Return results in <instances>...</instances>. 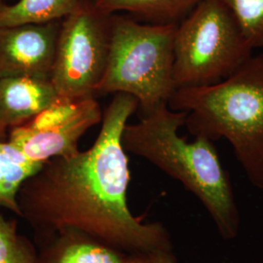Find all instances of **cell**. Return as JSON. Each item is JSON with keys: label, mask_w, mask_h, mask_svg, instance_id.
<instances>
[{"label": "cell", "mask_w": 263, "mask_h": 263, "mask_svg": "<svg viewBox=\"0 0 263 263\" xmlns=\"http://www.w3.org/2000/svg\"><path fill=\"white\" fill-rule=\"evenodd\" d=\"M126 263H147L141 259H137V258H130Z\"/></svg>", "instance_id": "obj_18"}, {"label": "cell", "mask_w": 263, "mask_h": 263, "mask_svg": "<svg viewBox=\"0 0 263 263\" xmlns=\"http://www.w3.org/2000/svg\"><path fill=\"white\" fill-rule=\"evenodd\" d=\"M167 104L187 113L185 126L194 138L226 139L247 179L263 189V53L218 83L177 88Z\"/></svg>", "instance_id": "obj_3"}, {"label": "cell", "mask_w": 263, "mask_h": 263, "mask_svg": "<svg viewBox=\"0 0 263 263\" xmlns=\"http://www.w3.org/2000/svg\"><path fill=\"white\" fill-rule=\"evenodd\" d=\"M80 0H19L0 4V27L40 25L62 21L73 13Z\"/></svg>", "instance_id": "obj_12"}, {"label": "cell", "mask_w": 263, "mask_h": 263, "mask_svg": "<svg viewBox=\"0 0 263 263\" xmlns=\"http://www.w3.org/2000/svg\"><path fill=\"white\" fill-rule=\"evenodd\" d=\"M186 116L167 104H159L141 115L139 122L125 126L123 147L179 181L203 204L221 238L234 240L240 232L241 216L229 175L214 141L201 137L187 141L179 136Z\"/></svg>", "instance_id": "obj_2"}, {"label": "cell", "mask_w": 263, "mask_h": 263, "mask_svg": "<svg viewBox=\"0 0 263 263\" xmlns=\"http://www.w3.org/2000/svg\"><path fill=\"white\" fill-rule=\"evenodd\" d=\"M224 0H203L176 29L173 77L177 88L216 84L253 56Z\"/></svg>", "instance_id": "obj_5"}, {"label": "cell", "mask_w": 263, "mask_h": 263, "mask_svg": "<svg viewBox=\"0 0 263 263\" xmlns=\"http://www.w3.org/2000/svg\"><path fill=\"white\" fill-rule=\"evenodd\" d=\"M82 2H94V0H80Z\"/></svg>", "instance_id": "obj_19"}, {"label": "cell", "mask_w": 263, "mask_h": 263, "mask_svg": "<svg viewBox=\"0 0 263 263\" xmlns=\"http://www.w3.org/2000/svg\"><path fill=\"white\" fill-rule=\"evenodd\" d=\"M38 251L21 234L16 219H8L0 211V263H36Z\"/></svg>", "instance_id": "obj_14"}, {"label": "cell", "mask_w": 263, "mask_h": 263, "mask_svg": "<svg viewBox=\"0 0 263 263\" xmlns=\"http://www.w3.org/2000/svg\"><path fill=\"white\" fill-rule=\"evenodd\" d=\"M156 263H177V258H167V259H162Z\"/></svg>", "instance_id": "obj_16"}, {"label": "cell", "mask_w": 263, "mask_h": 263, "mask_svg": "<svg viewBox=\"0 0 263 263\" xmlns=\"http://www.w3.org/2000/svg\"><path fill=\"white\" fill-rule=\"evenodd\" d=\"M41 165L27 159L8 141H0V211L6 210L19 216L20 187Z\"/></svg>", "instance_id": "obj_13"}, {"label": "cell", "mask_w": 263, "mask_h": 263, "mask_svg": "<svg viewBox=\"0 0 263 263\" xmlns=\"http://www.w3.org/2000/svg\"><path fill=\"white\" fill-rule=\"evenodd\" d=\"M59 96L50 80L33 77L0 78V130H10L32 120L56 103Z\"/></svg>", "instance_id": "obj_9"}, {"label": "cell", "mask_w": 263, "mask_h": 263, "mask_svg": "<svg viewBox=\"0 0 263 263\" xmlns=\"http://www.w3.org/2000/svg\"><path fill=\"white\" fill-rule=\"evenodd\" d=\"M62 21L0 27V78L26 76L51 81Z\"/></svg>", "instance_id": "obj_8"}, {"label": "cell", "mask_w": 263, "mask_h": 263, "mask_svg": "<svg viewBox=\"0 0 263 263\" xmlns=\"http://www.w3.org/2000/svg\"><path fill=\"white\" fill-rule=\"evenodd\" d=\"M177 26L146 24L127 14H112L107 66L96 96L130 95L141 115L168 104L176 90L173 68Z\"/></svg>", "instance_id": "obj_4"}, {"label": "cell", "mask_w": 263, "mask_h": 263, "mask_svg": "<svg viewBox=\"0 0 263 263\" xmlns=\"http://www.w3.org/2000/svg\"><path fill=\"white\" fill-rule=\"evenodd\" d=\"M5 1H6V0H0V4H2V3H5Z\"/></svg>", "instance_id": "obj_20"}, {"label": "cell", "mask_w": 263, "mask_h": 263, "mask_svg": "<svg viewBox=\"0 0 263 263\" xmlns=\"http://www.w3.org/2000/svg\"><path fill=\"white\" fill-rule=\"evenodd\" d=\"M137 108L135 98L115 94L89 149L48 160L23 182L17 197L19 216L39 245L76 231L145 262L176 258L167 228L142 222L127 204L131 174L121 139Z\"/></svg>", "instance_id": "obj_1"}, {"label": "cell", "mask_w": 263, "mask_h": 263, "mask_svg": "<svg viewBox=\"0 0 263 263\" xmlns=\"http://www.w3.org/2000/svg\"><path fill=\"white\" fill-rule=\"evenodd\" d=\"M203 0H94L95 6L108 14L125 13L141 23L179 25Z\"/></svg>", "instance_id": "obj_11"}, {"label": "cell", "mask_w": 263, "mask_h": 263, "mask_svg": "<svg viewBox=\"0 0 263 263\" xmlns=\"http://www.w3.org/2000/svg\"><path fill=\"white\" fill-rule=\"evenodd\" d=\"M36 263H126L130 258L76 231H65L40 245Z\"/></svg>", "instance_id": "obj_10"}, {"label": "cell", "mask_w": 263, "mask_h": 263, "mask_svg": "<svg viewBox=\"0 0 263 263\" xmlns=\"http://www.w3.org/2000/svg\"><path fill=\"white\" fill-rule=\"evenodd\" d=\"M96 98L56 103L32 120L10 130L7 141L27 159L43 164L48 160L72 154L86 132L103 120Z\"/></svg>", "instance_id": "obj_7"}, {"label": "cell", "mask_w": 263, "mask_h": 263, "mask_svg": "<svg viewBox=\"0 0 263 263\" xmlns=\"http://www.w3.org/2000/svg\"><path fill=\"white\" fill-rule=\"evenodd\" d=\"M254 49L263 48V0H224Z\"/></svg>", "instance_id": "obj_15"}, {"label": "cell", "mask_w": 263, "mask_h": 263, "mask_svg": "<svg viewBox=\"0 0 263 263\" xmlns=\"http://www.w3.org/2000/svg\"><path fill=\"white\" fill-rule=\"evenodd\" d=\"M111 16L82 2L62 21L51 82L62 100L95 98L110 48Z\"/></svg>", "instance_id": "obj_6"}, {"label": "cell", "mask_w": 263, "mask_h": 263, "mask_svg": "<svg viewBox=\"0 0 263 263\" xmlns=\"http://www.w3.org/2000/svg\"><path fill=\"white\" fill-rule=\"evenodd\" d=\"M8 136L0 130V141H7Z\"/></svg>", "instance_id": "obj_17"}]
</instances>
